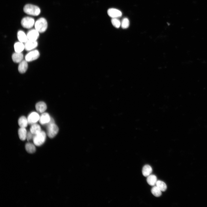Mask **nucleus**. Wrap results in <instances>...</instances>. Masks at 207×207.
<instances>
[{
  "instance_id": "1",
  "label": "nucleus",
  "mask_w": 207,
  "mask_h": 207,
  "mask_svg": "<svg viewBox=\"0 0 207 207\" xmlns=\"http://www.w3.org/2000/svg\"><path fill=\"white\" fill-rule=\"evenodd\" d=\"M23 10L26 14L33 16H37L41 12L40 9L38 7L31 4L25 5L24 7Z\"/></svg>"
},
{
  "instance_id": "2",
  "label": "nucleus",
  "mask_w": 207,
  "mask_h": 207,
  "mask_svg": "<svg viewBox=\"0 0 207 207\" xmlns=\"http://www.w3.org/2000/svg\"><path fill=\"white\" fill-rule=\"evenodd\" d=\"M35 29L39 32H43L47 30V23L46 20L43 18H41L38 19L34 24Z\"/></svg>"
},
{
  "instance_id": "3",
  "label": "nucleus",
  "mask_w": 207,
  "mask_h": 207,
  "mask_svg": "<svg viewBox=\"0 0 207 207\" xmlns=\"http://www.w3.org/2000/svg\"><path fill=\"white\" fill-rule=\"evenodd\" d=\"M46 138V135L45 132L41 131L36 134L34 135L33 141L35 145L40 146L45 142Z\"/></svg>"
},
{
  "instance_id": "4",
  "label": "nucleus",
  "mask_w": 207,
  "mask_h": 207,
  "mask_svg": "<svg viewBox=\"0 0 207 207\" xmlns=\"http://www.w3.org/2000/svg\"><path fill=\"white\" fill-rule=\"evenodd\" d=\"M59 129L54 122L49 123L47 127V134L50 138H53L57 134Z\"/></svg>"
},
{
  "instance_id": "5",
  "label": "nucleus",
  "mask_w": 207,
  "mask_h": 207,
  "mask_svg": "<svg viewBox=\"0 0 207 207\" xmlns=\"http://www.w3.org/2000/svg\"><path fill=\"white\" fill-rule=\"evenodd\" d=\"M34 19L30 17H26L23 18L21 21V24L24 28H30L35 24Z\"/></svg>"
},
{
  "instance_id": "6",
  "label": "nucleus",
  "mask_w": 207,
  "mask_h": 207,
  "mask_svg": "<svg viewBox=\"0 0 207 207\" xmlns=\"http://www.w3.org/2000/svg\"><path fill=\"white\" fill-rule=\"evenodd\" d=\"M40 55L39 51L37 50L30 51L25 56V60L27 62H31L38 59Z\"/></svg>"
},
{
  "instance_id": "7",
  "label": "nucleus",
  "mask_w": 207,
  "mask_h": 207,
  "mask_svg": "<svg viewBox=\"0 0 207 207\" xmlns=\"http://www.w3.org/2000/svg\"><path fill=\"white\" fill-rule=\"evenodd\" d=\"M24 44L25 49L27 51H30L36 48L38 43L37 41L28 40Z\"/></svg>"
},
{
  "instance_id": "8",
  "label": "nucleus",
  "mask_w": 207,
  "mask_h": 207,
  "mask_svg": "<svg viewBox=\"0 0 207 207\" xmlns=\"http://www.w3.org/2000/svg\"><path fill=\"white\" fill-rule=\"evenodd\" d=\"M39 32L36 29H32L29 30L27 34L28 39L37 41L39 36Z\"/></svg>"
},
{
  "instance_id": "9",
  "label": "nucleus",
  "mask_w": 207,
  "mask_h": 207,
  "mask_svg": "<svg viewBox=\"0 0 207 207\" xmlns=\"http://www.w3.org/2000/svg\"><path fill=\"white\" fill-rule=\"evenodd\" d=\"M40 116L37 113L33 112L30 114L27 118L28 123L33 124L39 120Z\"/></svg>"
},
{
  "instance_id": "10",
  "label": "nucleus",
  "mask_w": 207,
  "mask_h": 207,
  "mask_svg": "<svg viewBox=\"0 0 207 207\" xmlns=\"http://www.w3.org/2000/svg\"><path fill=\"white\" fill-rule=\"evenodd\" d=\"M107 13L109 16L112 18H118L121 17L122 15V13L120 10L114 8L109 9Z\"/></svg>"
},
{
  "instance_id": "11",
  "label": "nucleus",
  "mask_w": 207,
  "mask_h": 207,
  "mask_svg": "<svg viewBox=\"0 0 207 207\" xmlns=\"http://www.w3.org/2000/svg\"><path fill=\"white\" fill-rule=\"evenodd\" d=\"M51 118L49 114L47 113H43L40 116L39 121L42 124H44L49 123Z\"/></svg>"
},
{
  "instance_id": "12",
  "label": "nucleus",
  "mask_w": 207,
  "mask_h": 207,
  "mask_svg": "<svg viewBox=\"0 0 207 207\" xmlns=\"http://www.w3.org/2000/svg\"><path fill=\"white\" fill-rule=\"evenodd\" d=\"M27 62L26 60H23L19 63L18 70L20 73H24L26 71L28 67Z\"/></svg>"
},
{
  "instance_id": "13",
  "label": "nucleus",
  "mask_w": 207,
  "mask_h": 207,
  "mask_svg": "<svg viewBox=\"0 0 207 207\" xmlns=\"http://www.w3.org/2000/svg\"><path fill=\"white\" fill-rule=\"evenodd\" d=\"M23 54L22 52H17L13 53L12 55V58L14 62L19 63L23 60Z\"/></svg>"
},
{
  "instance_id": "14",
  "label": "nucleus",
  "mask_w": 207,
  "mask_h": 207,
  "mask_svg": "<svg viewBox=\"0 0 207 207\" xmlns=\"http://www.w3.org/2000/svg\"><path fill=\"white\" fill-rule=\"evenodd\" d=\"M17 37L19 41L23 43H25L28 40L27 34L21 30L18 32Z\"/></svg>"
},
{
  "instance_id": "15",
  "label": "nucleus",
  "mask_w": 207,
  "mask_h": 207,
  "mask_svg": "<svg viewBox=\"0 0 207 207\" xmlns=\"http://www.w3.org/2000/svg\"><path fill=\"white\" fill-rule=\"evenodd\" d=\"M35 108L37 112L42 113L44 112L46 110L47 106L44 102L40 101L36 104Z\"/></svg>"
},
{
  "instance_id": "16",
  "label": "nucleus",
  "mask_w": 207,
  "mask_h": 207,
  "mask_svg": "<svg viewBox=\"0 0 207 207\" xmlns=\"http://www.w3.org/2000/svg\"><path fill=\"white\" fill-rule=\"evenodd\" d=\"M152 171V167L149 165H144L142 168V173L143 176L147 177L151 175Z\"/></svg>"
},
{
  "instance_id": "17",
  "label": "nucleus",
  "mask_w": 207,
  "mask_h": 207,
  "mask_svg": "<svg viewBox=\"0 0 207 207\" xmlns=\"http://www.w3.org/2000/svg\"><path fill=\"white\" fill-rule=\"evenodd\" d=\"M157 181V178L154 175L151 174L147 177V181L148 184L150 186L155 185Z\"/></svg>"
},
{
  "instance_id": "18",
  "label": "nucleus",
  "mask_w": 207,
  "mask_h": 207,
  "mask_svg": "<svg viewBox=\"0 0 207 207\" xmlns=\"http://www.w3.org/2000/svg\"><path fill=\"white\" fill-rule=\"evenodd\" d=\"M14 47L15 52H22L25 49L24 44L20 41L15 43Z\"/></svg>"
},
{
  "instance_id": "19",
  "label": "nucleus",
  "mask_w": 207,
  "mask_h": 207,
  "mask_svg": "<svg viewBox=\"0 0 207 207\" xmlns=\"http://www.w3.org/2000/svg\"><path fill=\"white\" fill-rule=\"evenodd\" d=\"M27 131L25 128L20 127L18 130V134L20 140L24 141L26 138Z\"/></svg>"
},
{
  "instance_id": "20",
  "label": "nucleus",
  "mask_w": 207,
  "mask_h": 207,
  "mask_svg": "<svg viewBox=\"0 0 207 207\" xmlns=\"http://www.w3.org/2000/svg\"><path fill=\"white\" fill-rule=\"evenodd\" d=\"M35 145L31 143H27L25 146L26 151L28 153L32 154L34 153L36 150Z\"/></svg>"
},
{
  "instance_id": "21",
  "label": "nucleus",
  "mask_w": 207,
  "mask_h": 207,
  "mask_svg": "<svg viewBox=\"0 0 207 207\" xmlns=\"http://www.w3.org/2000/svg\"><path fill=\"white\" fill-rule=\"evenodd\" d=\"M30 131L33 134L35 135L41 131L40 126L37 124H32L30 129Z\"/></svg>"
},
{
  "instance_id": "22",
  "label": "nucleus",
  "mask_w": 207,
  "mask_h": 207,
  "mask_svg": "<svg viewBox=\"0 0 207 207\" xmlns=\"http://www.w3.org/2000/svg\"><path fill=\"white\" fill-rule=\"evenodd\" d=\"M28 123V119L24 116L20 117L18 120V124L20 127L25 128Z\"/></svg>"
},
{
  "instance_id": "23",
  "label": "nucleus",
  "mask_w": 207,
  "mask_h": 207,
  "mask_svg": "<svg viewBox=\"0 0 207 207\" xmlns=\"http://www.w3.org/2000/svg\"><path fill=\"white\" fill-rule=\"evenodd\" d=\"M156 185L162 191H165L167 188L166 183L160 180H158Z\"/></svg>"
},
{
  "instance_id": "24",
  "label": "nucleus",
  "mask_w": 207,
  "mask_h": 207,
  "mask_svg": "<svg viewBox=\"0 0 207 207\" xmlns=\"http://www.w3.org/2000/svg\"><path fill=\"white\" fill-rule=\"evenodd\" d=\"M151 191L154 195L159 197L162 195V191L156 186L154 185L152 188Z\"/></svg>"
},
{
  "instance_id": "25",
  "label": "nucleus",
  "mask_w": 207,
  "mask_h": 207,
  "mask_svg": "<svg viewBox=\"0 0 207 207\" xmlns=\"http://www.w3.org/2000/svg\"><path fill=\"white\" fill-rule=\"evenodd\" d=\"M129 25V21L128 18H124L122 20L121 26L122 28L125 29L128 28Z\"/></svg>"
},
{
  "instance_id": "26",
  "label": "nucleus",
  "mask_w": 207,
  "mask_h": 207,
  "mask_svg": "<svg viewBox=\"0 0 207 207\" xmlns=\"http://www.w3.org/2000/svg\"><path fill=\"white\" fill-rule=\"evenodd\" d=\"M111 22L113 25L116 28H118L121 26V22L117 18H112Z\"/></svg>"
},
{
  "instance_id": "27",
  "label": "nucleus",
  "mask_w": 207,
  "mask_h": 207,
  "mask_svg": "<svg viewBox=\"0 0 207 207\" xmlns=\"http://www.w3.org/2000/svg\"><path fill=\"white\" fill-rule=\"evenodd\" d=\"M34 135L31 133L30 131L28 132L27 133L26 135V139L28 141H29L32 139H33Z\"/></svg>"
}]
</instances>
